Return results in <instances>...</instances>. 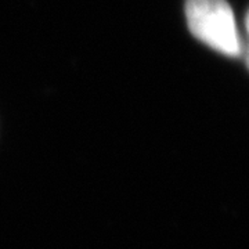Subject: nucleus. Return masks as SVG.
Returning <instances> with one entry per match:
<instances>
[{"label":"nucleus","instance_id":"f257e3e1","mask_svg":"<svg viewBox=\"0 0 249 249\" xmlns=\"http://www.w3.org/2000/svg\"><path fill=\"white\" fill-rule=\"evenodd\" d=\"M186 17L191 34L216 52L230 57L244 52L234 13L226 0H187Z\"/></svg>","mask_w":249,"mask_h":249}]
</instances>
